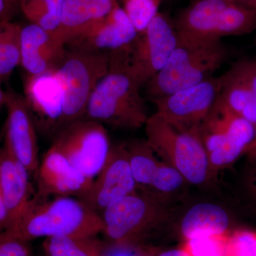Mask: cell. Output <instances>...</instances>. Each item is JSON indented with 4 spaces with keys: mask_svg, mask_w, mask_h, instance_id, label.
Segmentation results:
<instances>
[{
    "mask_svg": "<svg viewBox=\"0 0 256 256\" xmlns=\"http://www.w3.org/2000/svg\"><path fill=\"white\" fill-rule=\"evenodd\" d=\"M47 256H107V246L94 236H56L45 238L42 244Z\"/></svg>",
    "mask_w": 256,
    "mask_h": 256,
    "instance_id": "23",
    "label": "cell"
},
{
    "mask_svg": "<svg viewBox=\"0 0 256 256\" xmlns=\"http://www.w3.org/2000/svg\"><path fill=\"white\" fill-rule=\"evenodd\" d=\"M228 234L188 239L182 247L190 256H225Z\"/></svg>",
    "mask_w": 256,
    "mask_h": 256,
    "instance_id": "27",
    "label": "cell"
},
{
    "mask_svg": "<svg viewBox=\"0 0 256 256\" xmlns=\"http://www.w3.org/2000/svg\"><path fill=\"white\" fill-rule=\"evenodd\" d=\"M144 128L148 146L186 182L202 184L206 181L210 164L198 132L180 130L154 114L146 120Z\"/></svg>",
    "mask_w": 256,
    "mask_h": 256,
    "instance_id": "5",
    "label": "cell"
},
{
    "mask_svg": "<svg viewBox=\"0 0 256 256\" xmlns=\"http://www.w3.org/2000/svg\"><path fill=\"white\" fill-rule=\"evenodd\" d=\"M229 2L235 3L256 10V0H225Z\"/></svg>",
    "mask_w": 256,
    "mask_h": 256,
    "instance_id": "34",
    "label": "cell"
},
{
    "mask_svg": "<svg viewBox=\"0 0 256 256\" xmlns=\"http://www.w3.org/2000/svg\"><path fill=\"white\" fill-rule=\"evenodd\" d=\"M14 6L10 4L6 0H0V22L10 20Z\"/></svg>",
    "mask_w": 256,
    "mask_h": 256,
    "instance_id": "31",
    "label": "cell"
},
{
    "mask_svg": "<svg viewBox=\"0 0 256 256\" xmlns=\"http://www.w3.org/2000/svg\"><path fill=\"white\" fill-rule=\"evenodd\" d=\"M178 41L174 24L158 13L124 50L130 72L141 87L164 66Z\"/></svg>",
    "mask_w": 256,
    "mask_h": 256,
    "instance_id": "10",
    "label": "cell"
},
{
    "mask_svg": "<svg viewBox=\"0 0 256 256\" xmlns=\"http://www.w3.org/2000/svg\"><path fill=\"white\" fill-rule=\"evenodd\" d=\"M22 26L10 20L0 22V80L11 75L20 65V32Z\"/></svg>",
    "mask_w": 256,
    "mask_h": 256,
    "instance_id": "25",
    "label": "cell"
},
{
    "mask_svg": "<svg viewBox=\"0 0 256 256\" xmlns=\"http://www.w3.org/2000/svg\"><path fill=\"white\" fill-rule=\"evenodd\" d=\"M222 87V77H210L194 86L152 100L156 114L176 129L198 132L214 105Z\"/></svg>",
    "mask_w": 256,
    "mask_h": 256,
    "instance_id": "11",
    "label": "cell"
},
{
    "mask_svg": "<svg viewBox=\"0 0 256 256\" xmlns=\"http://www.w3.org/2000/svg\"><path fill=\"white\" fill-rule=\"evenodd\" d=\"M67 48L54 33L34 24L22 26L20 65L28 75H38L57 68Z\"/></svg>",
    "mask_w": 256,
    "mask_h": 256,
    "instance_id": "18",
    "label": "cell"
},
{
    "mask_svg": "<svg viewBox=\"0 0 256 256\" xmlns=\"http://www.w3.org/2000/svg\"><path fill=\"white\" fill-rule=\"evenodd\" d=\"M52 144L74 168L92 180L100 172L111 148L105 126L87 118L62 128Z\"/></svg>",
    "mask_w": 256,
    "mask_h": 256,
    "instance_id": "8",
    "label": "cell"
},
{
    "mask_svg": "<svg viewBox=\"0 0 256 256\" xmlns=\"http://www.w3.org/2000/svg\"><path fill=\"white\" fill-rule=\"evenodd\" d=\"M5 107L6 120L4 146L28 170L36 176L40 162L38 158L36 126L23 95L9 89L6 90Z\"/></svg>",
    "mask_w": 256,
    "mask_h": 256,
    "instance_id": "12",
    "label": "cell"
},
{
    "mask_svg": "<svg viewBox=\"0 0 256 256\" xmlns=\"http://www.w3.org/2000/svg\"><path fill=\"white\" fill-rule=\"evenodd\" d=\"M10 4H11L12 6H14L18 4V0H6Z\"/></svg>",
    "mask_w": 256,
    "mask_h": 256,
    "instance_id": "36",
    "label": "cell"
},
{
    "mask_svg": "<svg viewBox=\"0 0 256 256\" xmlns=\"http://www.w3.org/2000/svg\"><path fill=\"white\" fill-rule=\"evenodd\" d=\"M30 176L10 152L0 146V188L9 214V227L32 200Z\"/></svg>",
    "mask_w": 256,
    "mask_h": 256,
    "instance_id": "21",
    "label": "cell"
},
{
    "mask_svg": "<svg viewBox=\"0 0 256 256\" xmlns=\"http://www.w3.org/2000/svg\"><path fill=\"white\" fill-rule=\"evenodd\" d=\"M139 256H154L150 255V254H140Z\"/></svg>",
    "mask_w": 256,
    "mask_h": 256,
    "instance_id": "37",
    "label": "cell"
},
{
    "mask_svg": "<svg viewBox=\"0 0 256 256\" xmlns=\"http://www.w3.org/2000/svg\"><path fill=\"white\" fill-rule=\"evenodd\" d=\"M180 34L195 38L242 36L256 28V10L225 0H196L174 24Z\"/></svg>",
    "mask_w": 256,
    "mask_h": 256,
    "instance_id": "6",
    "label": "cell"
},
{
    "mask_svg": "<svg viewBox=\"0 0 256 256\" xmlns=\"http://www.w3.org/2000/svg\"><path fill=\"white\" fill-rule=\"evenodd\" d=\"M133 176L138 186L163 194L176 192L186 182L182 174L166 162H160L146 141L126 144Z\"/></svg>",
    "mask_w": 256,
    "mask_h": 256,
    "instance_id": "17",
    "label": "cell"
},
{
    "mask_svg": "<svg viewBox=\"0 0 256 256\" xmlns=\"http://www.w3.org/2000/svg\"><path fill=\"white\" fill-rule=\"evenodd\" d=\"M10 226V218L4 198L0 188V232L6 230Z\"/></svg>",
    "mask_w": 256,
    "mask_h": 256,
    "instance_id": "30",
    "label": "cell"
},
{
    "mask_svg": "<svg viewBox=\"0 0 256 256\" xmlns=\"http://www.w3.org/2000/svg\"><path fill=\"white\" fill-rule=\"evenodd\" d=\"M178 44L169 60L146 82V97L152 101L210 78L230 57L222 38H195L178 33Z\"/></svg>",
    "mask_w": 256,
    "mask_h": 256,
    "instance_id": "2",
    "label": "cell"
},
{
    "mask_svg": "<svg viewBox=\"0 0 256 256\" xmlns=\"http://www.w3.org/2000/svg\"><path fill=\"white\" fill-rule=\"evenodd\" d=\"M45 256H47L46 255H45Z\"/></svg>",
    "mask_w": 256,
    "mask_h": 256,
    "instance_id": "39",
    "label": "cell"
},
{
    "mask_svg": "<svg viewBox=\"0 0 256 256\" xmlns=\"http://www.w3.org/2000/svg\"><path fill=\"white\" fill-rule=\"evenodd\" d=\"M138 34L119 4L102 21L70 42L66 48L110 53L118 52L131 45Z\"/></svg>",
    "mask_w": 256,
    "mask_h": 256,
    "instance_id": "16",
    "label": "cell"
},
{
    "mask_svg": "<svg viewBox=\"0 0 256 256\" xmlns=\"http://www.w3.org/2000/svg\"><path fill=\"white\" fill-rule=\"evenodd\" d=\"M222 77L218 99L228 109L255 126L256 60H240Z\"/></svg>",
    "mask_w": 256,
    "mask_h": 256,
    "instance_id": "19",
    "label": "cell"
},
{
    "mask_svg": "<svg viewBox=\"0 0 256 256\" xmlns=\"http://www.w3.org/2000/svg\"><path fill=\"white\" fill-rule=\"evenodd\" d=\"M159 256H190L182 247L162 252Z\"/></svg>",
    "mask_w": 256,
    "mask_h": 256,
    "instance_id": "33",
    "label": "cell"
},
{
    "mask_svg": "<svg viewBox=\"0 0 256 256\" xmlns=\"http://www.w3.org/2000/svg\"><path fill=\"white\" fill-rule=\"evenodd\" d=\"M102 233L114 246L133 247L159 220V206L136 192L119 198L100 214Z\"/></svg>",
    "mask_w": 256,
    "mask_h": 256,
    "instance_id": "9",
    "label": "cell"
},
{
    "mask_svg": "<svg viewBox=\"0 0 256 256\" xmlns=\"http://www.w3.org/2000/svg\"><path fill=\"white\" fill-rule=\"evenodd\" d=\"M252 188H254V192H255L256 194V170L255 172V174H254V176H252Z\"/></svg>",
    "mask_w": 256,
    "mask_h": 256,
    "instance_id": "35",
    "label": "cell"
},
{
    "mask_svg": "<svg viewBox=\"0 0 256 256\" xmlns=\"http://www.w3.org/2000/svg\"><path fill=\"white\" fill-rule=\"evenodd\" d=\"M229 217L225 210L210 203L197 204L184 216L181 232L185 240L228 234Z\"/></svg>",
    "mask_w": 256,
    "mask_h": 256,
    "instance_id": "22",
    "label": "cell"
},
{
    "mask_svg": "<svg viewBox=\"0 0 256 256\" xmlns=\"http://www.w3.org/2000/svg\"><path fill=\"white\" fill-rule=\"evenodd\" d=\"M100 214L85 202L74 196H56L52 200L32 198L10 230L30 242L56 236H94L102 233Z\"/></svg>",
    "mask_w": 256,
    "mask_h": 256,
    "instance_id": "1",
    "label": "cell"
},
{
    "mask_svg": "<svg viewBox=\"0 0 256 256\" xmlns=\"http://www.w3.org/2000/svg\"><path fill=\"white\" fill-rule=\"evenodd\" d=\"M64 0H18V6L30 23L54 33L60 21Z\"/></svg>",
    "mask_w": 256,
    "mask_h": 256,
    "instance_id": "24",
    "label": "cell"
},
{
    "mask_svg": "<svg viewBox=\"0 0 256 256\" xmlns=\"http://www.w3.org/2000/svg\"><path fill=\"white\" fill-rule=\"evenodd\" d=\"M206 150L210 172L233 163L252 142L255 126L228 109L217 98L198 130Z\"/></svg>",
    "mask_w": 256,
    "mask_h": 256,
    "instance_id": "7",
    "label": "cell"
},
{
    "mask_svg": "<svg viewBox=\"0 0 256 256\" xmlns=\"http://www.w3.org/2000/svg\"><path fill=\"white\" fill-rule=\"evenodd\" d=\"M36 176L38 184L37 196L42 198L56 196L82 198L94 182L74 168L53 144L44 154Z\"/></svg>",
    "mask_w": 256,
    "mask_h": 256,
    "instance_id": "14",
    "label": "cell"
},
{
    "mask_svg": "<svg viewBox=\"0 0 256 256\" xmlns=\"http://www.w3.org/2000/svg\"><path fill=\"white\" fill-rule=\"evenodd\" d=\"M1 84H2V82H1V80H0V85H1Z\"/></svg>",
    "mask_w": 256,
    "mask_h": 256,
    "instance_id": "38",
    "label": "cell"
},
{
    "mask_svg": "<svg viewBox=\"0 0 256 256\" xmlns=\"http://www.w3.org/2000/svg\"><path fill=\"white\" fill-rule=\"evenodd\" d=\"M122 6L138 33L144 31L158 14L161 0H122Z\"/></svg>",
    "mask_w": 256,
    "mask_h": 256,
    "instance_id": "26",
    "label": "cell"
},
{
    "mask_svg": "<svg viewBox=\"0 0 256 256\" xmlns=\"http://www.w3.org/2000/svg\"><path fill=\"white\" fill-rule=\"evenodd\" d=\"M110 55V68L90 96L85 118L112 128L138 129L149 118L142 87L130 72L124 50Z\"/></svg>",
    "mask_w": 256,
    "mask_h": 256,
    "instance_id": "3",
    "label": "cell"
},
{
    "mask_svg": "<svg viewBox=\"0 0 256 256\" xmlns=\"http://www.w3.org/2000/svg\"><path fill=\"white\" fill-rule=\"evenodd\" d=\"M119 4L118 0H64L60 26L54 34L66 46L107 18Z\"/></svg>",
    "mask_w": 256,
    "mask_h": 256,
    "instance_id": "20",
    "label": "cell"
},
{
    "mask_svg": "<svg viewBox=\"0 0 256 256\" xmlns=\"http://www.w3.org/2000/svg\"><path fill=\"white\" fill-rule=\"evenodd\" d=\"M110 60V52L67 48L64 60L56 68L64 99L56 134L69 124L85 118L90 96L108 72Z\"/></svg>",
    "mask_w": 256,
    "mask_h": 256,
    "instance_id": "4",
    "label": "cell"
},
{
    "mask_svg": "<svg viewBox=\"0 0 256 256\" xmlns=\"http://www.w3.org/2000/svg\"><path fill=\"white\" fill-rule=\"evenodd\" d=\"M126 143L111 146L102 169L80 198L98 214L119 198L137 190Z\"/></svg>",
    "mask_w": 256,
    "mask_h": 256,
    "instance_id": "13",
    "label": "cell"
},
{
    "mask_svg": "<svg viewBox=\"0 0 256 256\" xmlns=\"http://www.w3.org/2000/svg\"><path fill=\"white\" fill-rule=\"evenodd\" d=\"M24 90L36 128L54 136L64 105L63 92L56 68L38 75L26 74Z\"/></svg>",
    "mask_w": 256,
    "mask_h": 256,
    "instance_id": "15",
    "label": "cell"
},
{
    "mask_svg": "<svg viewBox=\"0 0 256 256\" xmlns=\"http://www.w3.org/2000/svg\"><path fill=\"white\" fill-rule=\"evenodd\" d=\"M225 256H256V232L242 229L228 234Z\"/></svg>",
    "mask_w": 256,
    "mask_h": 256,
    "instance_id": "28",
    "label": "cell"
},
{
    "mask_svg": "<svg viewBox=\"0 0 256 256\" xmlns=\"http://www.w3.org/2000/svg\"><path fill=\"white\" fill-rule=\"evenodd\" d=\"M0 256H31L28 242L8 230L0 232Z\"/></svg>",
    "mask_w": 256,
    "mask_h": 256,
    "instance_id": "29",
    "label": "cell"
},
{
    "mask_svg": "<svg viewBox=\"0 0 256 256\" xmlns=\"http://www.w3.org/2000/svg\"><path fill=\"white\" fill-rule=\"evenodd\" d=\"M244 153H246L250 159L255 160L256 161V124H255V134L252 142L246 148Z\"/></svg>",
    "mask_w": 256,
    "mask_h": 256,
    "instance_id": "32",
    "label": "cell"
}]
</instances>
